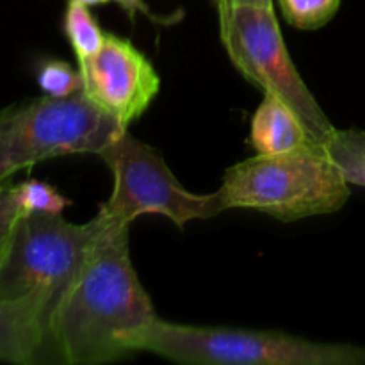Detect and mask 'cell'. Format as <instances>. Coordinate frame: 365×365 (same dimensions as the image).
Wrapping results in <instances>:
<instances>
[{
	"mask_svg": "<svg viewBox=\"0 0 365 365\" xmlns=\"http://www.w3.org/2000/svg\"><path fill=\"white\" fill-rule=\"evenodd\" d=\"M157 317L132 264L128 227L107 223L50 310L48 360L116 362L139 351L143 334Z\"/></svg>",
	"mask_w": 365,
	"mask_h": 365,
	"instance_id": "cell-1",
	"label": "cell"
},
{
	"mask_svg": "<svg viewBox=\"0 0 365 365\" xmlns=\"http://www.w3.org/2000/svg\"><path fill=\"white\" fill-rule=\"evenodd\" d=\"M225 210L246 209L291 221L341 210L349 184L324 145H307L274 155L250 157L225 171L217 189Z\"/></svg>",
	"mask_w": 365,
	"mask_h": 365,
	"instance_id": "cell-2",
	"label": "cell"
},
{
	"mask_svg": "<svg viewBox=\"0 0 365 365\" xmlns=\"http://www.w3.org/2000/svg\"><path fill=\"white\" fill-rule=\"evenodd\" d=\"M139 351L185 365H365V348L274 330L195 327L157 317Z\"/></svg>",
	"mask_w": 365,
	"mask_h": 365,
	"instance_id": "cell-3",
	"label": "cell"
},
{
	"mask_svg": "<svg viewBox=\"0 0 365 365\" xmlns=\"http://www.w3.org/2000/svg\"><path fill=\"white\" fill-rule=\"evenodd\" d=\"M127 127L82 91L43 95L0 109V182L43 160L98 155Z\"/></svg>",
	"mask_w": 365,
	"mask_h": 365,
	"instance_id": "cell-4",
	"label": "cell"
},
{
	"mask_svg": "<svg viewBox=\"0 0 365 365\" xmlns=\"http://www.w3.org/2000/svg\"><path fill=\"white\" fill-rule=\"evenodd\" d=\"M220 38L227 56L252 84L284 100L299 116L317 145H327L337 128L317 103L282 38L273 7L217 4Z\"/></svg>",
	"mask_w": 365,
	"mask_h": 365,
	"instance_id": "cell-5",
	"label": "cell"
},
{
	"mask_svg": "<svg viewBox=\"0 0 365 365\" xmlns=\"http://www.w3.org/2000/svg\"><path fill=\"white\" fill-rule=\"evenodd\" d=\"M100 159L113 173V192L100 205L98 216L114 227H130L145 214H160L184 228L189 221L210 220L223 212L220 195H196L178 182L159 150L127 130L102 152Z\"/></svg>",
	"mask_w": 365,
	"mask_h": 365,
	"instance_id": "cell-6",
	"label": "cell"
},
{
	"mask_svg": "<svg viewBox=\"0 0 365 365\" xmlns=\"http://www.w3.org/2000/svg\"><path fill=\"white\" fill-rule=\"evenodd\" d=\"M106 227L98 214L84 225L61 214H21L0 252V296L46 291L57 302Z\"/></svg>",
	"mask_w": 365,
	"mask_h": 365,
	"instance_id": "cell-7",
	"label": "cell"
},
{
	"mask_svg": "<svg viewBox=\"0 0 365 365\" xmlns=\"http://www.w3.org/2000/svg\"><path fill=\"white\" fill-rule=\"evenodd\" d=\"M78 70L86 95L127 128L146 113L160 89V77L148 57L116 34H106L98 53Z\"/></svg>",
	"mask_w": 365,
	"mask_h": 365,
	"instance_id": "cell-8",
	"label": "cell"
},
{
	"mask_svg": "<svg viewBox=\"0 0 365 365\" xmlns=\"http://www.w3.org/2000/svg\"><path fill=\"white\" fill-rule=\"evenodd\" d=\"M53 296L34 291L20 298L0 296V362L32 365L48 360Z\"/></svg>",
	"mask_w": 365,
	"mask_h": 365,
	"instance_id": "cell-9",
	"label": "cell"
},
{
	"mask_svg": "<svg viewBox=\"0 0 365 365\" xmlns=\"http://www.w3.org/2000/svg\"><path fill=\"white\" fill-rule=\"evenodd\" d=\"M316 143L298 114L278 96L264 93L250 127V145L259 155H274ZM317 145V143H316Z\"/></svg>",
	"mask_w": 365,
	"mask_h": 365,
	"instance_id": "cell-10",
	"label": "cell"
},
{
	"mask_svg": "<svg viewBox=\"0 0 365 365\" xmlns=\"http://www.w3.org/2000/svg\"><path fill=\"white\" fill-rule=\"evenodd\" d=\"M63 32L73 48L78 66L86 64L98 53L107 34L91 14L89 7L75 0H68L63 16Z\"/></svg>",
	"mask_w": 365,
	"mask_h": 365,
	"instance_id": "cell-11",
	"label": "cell"
},
{
	"mask_svg": "<svg viewBox=\"0 0 365 365\" xmlns=\"http://www.w3.org/2000/svg\"><path fill=\"white\" fill-rule=\"evenodd\" d=\"M324 148L348 184L365 187V130L337 128Z\"/></svg>",
	"mask_w": 365,
	"mask_h": 365,
	"instance_id": "cell-12",
	"label": "cell"
},
{
	"mask_svg": "<svg viewBox=\"0 0 365 365\" xmlns=\"http://www.w3.org/2000/svg\"><path fill=\"white\" fill-rule=\"evenodd\" d=\"M14 195L21 214H63L71 205V200L61 195L53 185L36 178L14 185Z\"/></svg>",
	"mask_w": 365,
	"mask_h": 365,
	"instance_id": "cell-13",
	"label": "cell"
},
{
	"mask_svg": "<svg viewBox=\"0 0 365 365\" xmlns=\"http://www.w3.org/2000/svg\"><path fill=\"white\" fill-rule=\"evenodd\" d=\"M342 0H278L284 18L299 31L324 27L337 14Z\"/></svg>",
	"mask_w": 365,
	"mask_h": 365,
	"instance_id": "cell-14",
	"label": "cell"
},
{
	"mask_svg": "<svg viewBox=\"0 0 365 365\" xmlns=\"http://www.w3.org/2000/svg\"><path fill=\"white\" fill-rule=\"evenodd\" d=\"M36 81L43 95L48 96H68L84 89L81 70L61 59L43 61L36 70Z\"/></svg>",
	"mask_w": 365,
	"mask_h": 365,
	"instance_id": "cell-15",
	"label": "cell"
},
{
	"mask_svg": "<svg viewBox=\"0 0 365 365\" xmlns=\"http://www.w3.org/2000/svg\"><path fill=\"white\" fill-rule=\"evenodd\" d=\"M20 216L21 212L14 195V185L9 182H0V252L6 246L14 223Z\"/></svg>",
	"mask_w": 365,
	"mask_h": 365,
	"instance_id": "cell-16",
	"label": "cell"
},
{
	"mask_svg": "<svg viewBox=\"0 0 365 365\" xmlns=\"http://www.w3.org/2000/svg\"><path fill=\"white\" fill-rule=\"evenodd\" d=\"M107 2H116L118 6H120L121 9L128 14V18H130L132 21L135 20V16H138V14H143V16H146L150 21H153V24L171 25L175 21V20H171L170 16H159V14L153 13L145 0H107Z\"/></svg>",
	"mask_w": 365,
	"mask_h": 365,
	"instance_id": "cell-17",
	"label": "cell"
},
{
	"mask_svg": "<svg viewBox=\"0 0 365 365\" xmlns=\"http://www.w3.org/2000/svg\"><path fill=\"white\" fill-rule=\"evenodd\" d=\"M214 6L217 4H253V6H262V7H273V0H210Z\"/></svg>",
	"mask_w": 365,
	"mask_h": 365,
	"instance_id": "cell-18",
	"label": "cell"
},
{
	"mask_svg": "<svg viewBox=\"0 0 365 365\" xmlns=\"http://www.w3.org/2000/svg\"><path fill=\"white\" fill-rule=\"evenodd\" d=\"M75 2H81L84 6L91 7V6H102V4H107V0H75Z\"/></svg>",
	"mask_w": 365,
	"mask_h": 365,
	"instance_id": "cell-19",
	"label": "cell"
}]
</instances>
